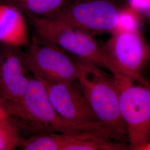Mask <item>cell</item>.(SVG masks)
Here are the masks:
<instances>
[{
  "mask_svg": "<svg viewBox=\"0 0 150 150\" xmlns=\"http://www.w3.org/2000/svg\"><path fill=\"white\" fill-rule=\"evenodd\" d=\"M3 106L18 128L26 127L34 134L88 132L117 141L115 136L103 124L79 125L61 117L50 101L43 83L35 77L31 78L27 91L21 100Z\"/></svg>",
  "mask_w": 150,
  "mask_h": 150,
  "instance_id": "obj_1",
  "label": "cell"
},
{
  "mask_svg": "<svg viewBox=\"0 0 150 150\" xmlns=\"http://www.w3.org/2000/svg\"><path fill=\"white\" fill-rule=\"evenodd\" d=\"M78 61L77 81L92 112L118 142L127 144V134L120 111L118 92L113 76L90 62Z\"/></svg>",
  "mask_w": 150,
  "mask_h": 150,
  "instance_id": "obj_2",
  "label": "cell"
},
{
  "mask_svg": "<svg viewBox=\"0 0 150 150\" xmlns=\"http://www.w3.org/2000/svg\"><path fill=\"white\" fill-rule=\"evenodd\" d=\"M30 16L42 40L58 46L78 59L107 70L113 76L125 74L135 78L117 64L92 35L52 17Z\"/></svg>",
  "mask_w": 150,
  "mask_h": 150,
  "instance_id": "obj_3",
  "label": "cell"
},
{
  "mask_svg": "<svg viewBox=\"0 0 150 150\" xmlns=\"http://www.w3.org/2000/svg\"><path fill=\"white\" fill-rule=\"evenodd\" d=\"M113 76L130 150H141L150 140V82L125 74Z\"/></svg>",
  "mask_w": 150,
  "mask_h": 150,
  "instance_id": "obj_4",
  "label": "cell"
},
{
  "mask_svg": "<svg viewBox=\"0 0 150 150\" xmlns=\"http://www.w3.org/2000/svg\"><path fill=\"white\" fill-rule=\"evenodd\" d=\"M24 63L27 71L41 80L73 84L78 77V59L38 36L33 38L24 53Z\"/></svg>",
  "mask_w": 150,
  "mask_h": 150,
  "instance_id": "obj_5",
  "label": "cell"
},
{
  "mask_svg": "<svg viewBox=\"0 0 150 150\" xmlns=\"http://www.w3.org/2000/svg\"><path fill=\"white\" fill-rule=\"evenodd\" d=\"M121 15L111 0H76L51 17L93 36L112 33L120 26Z\"/></svg>",
  "mask_w": 150,
  "mask_h": 150,
  "instance_id": "obj_6",
  "label": "cell"
},
{
  "mask_svg": "<svg viewBox=\"0 0 150 150\" xmlns=\"http://www.w3.org/2000/svg\"><path fill=\"white\" fill-rule=\"evenodd\" d=\"M104 47L121 67L142 82H147L141 73L150 60V49L137 29L119 26L111 33Z\"/></svg>",
  "mask_w": 150,
  "mask_h": 150,
  "instance_id": "obj_7",
  "label": "cell"
},
{
  "mask_svg": "<svg viewBox=\"0 0 150 150\" xmlns=\"http://www.w3.org/2000/svg\"><path fill=\"white\" fill-rule=\"evenodd\" d=\"M27 71L20 47L1 45L0 102L3 106L19 101L25 95L31 80Z\"/></svg>",
  "mask_w": 150,
  "mask_h": 150,
  "instance_id": "obj_8",
  "label": "cell"
},
{
  "mask_svg": "<svg viewBox=\"0 0 150 150\" xmlns=\"http://www.w3.org/2000/svg\"><path fill=\"white\" fill-rule=\"evenodd\" d=\"M40 80L45 87L53 107L65 120L83 125L103 124L92 112L81 91L74 87V83Z\"/></svg>",
  "mask_w": 150,
  "mask_h": 150,
  "instance_id": "obj_9",
  "label": "cell"
},
{
  "mask_svg": "<svg viewBox=\"0 0 150 150\" xmlns=\"http://www.w3.org/2000/svg\"><path fill=\"white\" fill-rule=\"evenodd\" d=\"M28 41L27 22L21 11L0 2V44L21 47Z\"/></svg>",
  "mask_w": 150,
  "mask_h": 150,
  "instance_id": "obj_10",
  "label": "cell"
},
{
  "mask_svg": "<svg viewBox=\"0 0 150 150\" xmlns=\"http://www.w3.org/2000/svg\"><path fill=\"white\" fill-rule=\"evenodd\" d=\"M30 15L51 17L60 11L69 0H3Z\"/></svg>",
  "mask_w": 150,
  "mask_h": 150,
  "instance_id": "obj_11",
  "label": "cell"
},
{
  "mask_svg": "<svg viewBox=\"0 0 150 150\" xmlns=\"http://www.w3.org/2000/svg\"><path fill=\"white\" fill-rule=\"evenodd\" d=\"M62 134L43 133L21 138L18 147L23 150H61Z\"/></svg>",
  "mask_w": 150,
  "mask_h": 150,
  "instance_id": "obj_12",
  "label": "cell"
},
{
  "mask_svg": "<svg viewBox=\"0 0 150 150\" xmlns=\"http://www.w3.org/2000/svg\"><path fill=\"white\" fill-rule=\"evenodd\" d=\"M21 138L20 129L10 116L0 118V150L18 147Z\"/></svg>",
  "mask_w": 150,
  "mask_h": 150,
  "instance_id": "obj_13",
  "label": "cell"
},
{
  "mask_svg": "<svg viewBox=\"0 0 150 150\" xmlns=\"http://www.w3.org/2000/svg\"><path fill=\"white\" fill-rule=\"evenodd\" d=\"M8 116H9L6 112L4 107L2 106V103L0 102V118H4V117H8Z\"/></svg>",
  "mask_w": 150,
  "mask_h": 150,
  "instance_id": "obj_14",
  "label": "cell"
},
{
  "mask_svg": "<svg viewBox=\"0 0 150 150\" xmlns=\"http://www.w3.org/2000/svg\"><path fill=\"white\" fill-rule=\"evenodd\" d=\"M141 150H150V140L142 147Z\"/></svg>",
  "mask_w": 150,
  "mask_h": 150,
  "instance_id": "obj_15",
  "label": "cell"
},
{
  "mask_svg": "<svg viewBox=\"0 0 150 150\" xmlns=\"http://www.w3.org/2000/svg\"><path fill=\"white\" fill-rule=\"evenodd\" d=\"M0 2H4L3 0H0Z\"/></svg>",
  "mask_w": 150,
  "mask_h": 150,
  "instance_id": "obj_16",
  "label": "cell"
}]
</instances>
